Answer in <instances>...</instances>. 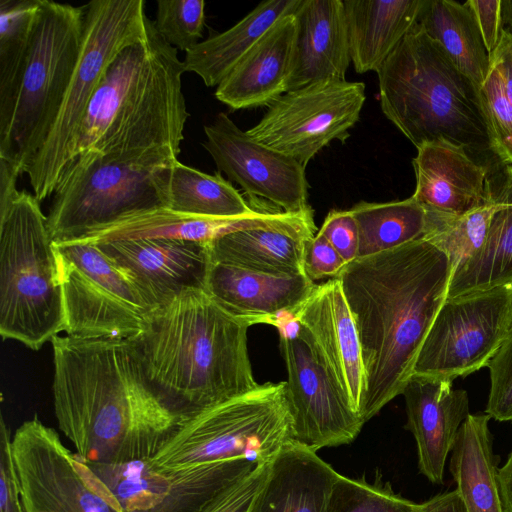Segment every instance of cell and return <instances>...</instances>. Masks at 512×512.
<instances>
[{"mask_svg": "<svg viewBox=\"0 0 512 512\" xmlns=\"http://www.w3.org/2000/svg\"><path fill=\"white\" fill-rule=\"evenodd\" d=\"M50 342L55 417L85 463L151 460L190 420L151 385L128 340Z\"/></svg>", "mask_w": 512, "mask_h": 512, "instance_id": "obj_1", "label": "cell"}, {"mask_svg": "<svg viewBox=\"0 0 512 512\" xmlns=\"http://www.w3.org/2000/svg\"><path fill=\"white\" fill-rule=\"evenodd\" d=\"M452 275L447 255L425 239L357 258L338 275L361 345L365 423L402 395Z\"/></svg>", "mask_w": 512, "mask_h": 512, "instance_id": "obj_2", "label": "cell"}, {"mask_svg": "<svg viewBox=\"0 0 512 512\" xmlns=\"http://www.w3.org/2000/svg\"><path fill=\"white\" fill-rule=\"evenodd\" d=\"M184 72L177 50L148 20L142 39L119 52L104 74L69 162L99 157L161 168L178 160L189 117L182 91Z\"/></svg>", "mask_w": 512, "mask_h": 512, "instance_id": "obj_3", "label": "cell"}, {"mask_svg": "<svg viewBox=\"0 0 512 512\" xmlns=\"http://www.w3.org/2000/svg\"><path fill=\"white\" fill-rule=\"evenodd\" d=\"M251 324L201 288H187L153 308L128 339L160 396L188 418L259 386L247 349Z\"/></svg>", "mask_w": 512, "mask_h": 512, "instance_id": "obj_4", "label": "cell"}, {"mask_svg": "<svg viewBox=\"0 0 512 512\" xmlns=\"http://www.w3.org/2000/svg\"><path fill=\"white\" fill-rule=\"evenodd\" d=\"M377 74L383 114L416 148L446 140L464 147L488 169L501 162L477 88L418 24Z\"/></svg>", "mask_w": 512, "mask_h": 512, "instance_id": "obj_5", "label": "cell"}, {"mask_svg": "<svg viewBox=\"0 0 512 512\" xmlns=\"http://www.w3.org/2000/svg\"><path fill=\"white\" fill-rule=\"evenodd\" d=\"M53 243L40 202L20 191L0 213V334L32 350L64 332Z\"/></svg>", "mask_w": 512, "mask_h": 512, "instance_id": "obj_6", "label": "cell"}, {"mask_svg": "<svg viewBox=\"0 0 512 512\" xmlns=\"http://www.w3.org/2000/svg\"><path fill=\"white\" fill-rule=\"evenodd\" d=\"M148 20L143 0H94L85 5L77 64L56 120L25 171L39 202L53 195L108 67L125 47L142 39Z\"/></svg>", "mask_w": 512, "mask_h": 512, "instance_id": "obj_7", "label": "cell"}, {"mask_svg": "<svg viewBox=\"0 0 512 512\" xmlns=\"http://www.w3.org/2000/svg\"><path fill=\"white\" fill-rule=\"evenodd\" d=\"M291 440L286 382L264 383L191 418L148 462L158 470L232 459L262 465Z\"/></svg>", "mask_w": 512, "mask_h": 512, "instance_id": "obj_8", "label": "cell"}, {"mask_svg": "<svg viewBox=\"0 0 512 512\" xmlns=\"http://www.w3.org/2000/svg\"><path fill=\"white\" fill-rule=\"evenodd\" d=\"M85 6L40 0L26 66L0 158L25 173L60 110L80 54Z\"/></svg>", "mask_w": 512, "mask_h": 512, "instance_id": "obj_9", "label": "cell"}, {"mask_svg": "<svg viewBox=\"0 0 512 512\" xmlns=\"http://www.w3.org/2000/svg\"><path fill=\"white\" fill-rule=\"evenodd\" d=\"M171 165L143 168L99 157L73 159L56 185L47 216L52 240H78L125 215L166 208Z\"/></svg>", "mask_w": 512, "mask_h": 512, "instance_id": "obj_10", "label": "cell"}, {"mask_svg": "<svg viewBox=\"0 0 512 512\" xmlns=\"http://www.w3.org/2000/svg\"><path fill=\"white\" fill-rule=\"evenodd\" d=\"M62 289L64 332L82 339L137 335L152 308L129 277L95 244L53 243Z\"/></svg>", "mask_w": 512, "mask_h": 512, "instance_id": "obj_11", "label": "cell"}, {"mask_svg": "<svg viewBox=\"0 0 512 512\" xmlns=\"http://www.w3.org/2000/svg\"><path fill=\"white\" fill-rule=\"evenodd\" d=\"M512 326V283L447 298L413 376L454 381L487 367Z\"/></svg>", "mask_w": 512, "mask_h": 512, "instance_id": "obj_12", "label": "cell"}, {"mask_svg": "<svg viewBox=\"0 0 512 512\" xmlns=\"http://www.w3.org/2000/svg\"><path fill=\"white\" fill-rule=\"evenodd\" d=\"M12 453L25 512H124L93 469L37 417L17 428Z\"/></svg>", "mask_w": 512, "mask_h": 512, "instance_id": "obj_13", "label": "cell"}, {"mask_svg": "<svg viewBox=\"0 0 512 512\" xmlns=\"http://www.w3.org/2000/svg\"><path fill=\"white\" fill-rule=\"evenodd\" d=\"M366 100L365 84L329 80L285 92L268 106L247 134L306 167L334 140L344 141L358 122Z\"/></svg>", "mask_w": 512, "mask_h": 512, "instance_id": "obj_14", "label": "cell"}, {"mask_svg": "<svg viewBox=\"0 0 512 512\" xmlns=\"http://www.w3.org/2000/svg\"><path fill=\"white\" fill-rule=\"evenodd\" d=\"M124 512H196L218 492L255 467L244 459L158 470L148 460L88 464Z\"/></svg>", "mask_w": 512, "mask_h": 512, "instance_id": "obj_15", "label": "cell"}, {"mask_svg": "<svg viewBox=\"0 0 512 512\" xmlns=\"http://www.w3.org/2000/svg\"><path fill=\"white\" fill-rule=\"evenodd\" d=\"M202 146L219 173L236 182L255 199H262L289 214L312 212L305 166L295 159L254 141L226 113L204 126Z\"/></svg>", "mask_w": 512, "mask_h": 512, "instance_id": "obj_16", "label": "cell"}, {"mask_svg": "<svg viewBox=\"0 0 512 512\" xmlns=\"http://www.w3.org/2000/svg\"><path fill=\"white\" fill-rule=\"evenodd\" d=\"M294 441L317 451L355 440L365 424L297 334L280 335Z\"/></svg>", "mask_w": 512, "mask_h": 512, "instance_id": "obj_17", "label": "cell"}, {"mask_svg": "<svg viewBox=\"0 0 512 512\" xmlns=\"http://www.w3.org/2000/svg\"><path fill=\"white\" fill-rule=\"evenodd\" d=\"M293 318L297 334L360 415L366 392L361 345L339 279L316 284Z\"/></svg>", "mask_w": 512, "mask_h": 512, "instance_id": "obj_18", "label": "cell"}, {"mask_svg": "<svg viewBox=\"0 0 512 512\" xmlns=\"http://www.w3.org/2000/svg\"><path fill=\"white\" fill-rule=\"evenodd\" d=\"M95 245L129 277L152 309L187 288L205 289L212 263L208 242L138 239Z\"/></svg>", "mask_w": 512, "mask_h": 512, "instance_id": "obj_19", "label": "cell"}, {"mask_svg": "<svg viewBox=\"0 0 512 512\" xmlns=\"http://www.w3.org/2000/svg\"><path fill=\"white\" fill-rule=\"evenodd\" d=\"M416 149L411 197L426 211L462 215L490 202L488 168L464 147L435 140Z\"/></svg>", "mask_w": 512, "mask_h": 512, "instance_id": "obj_20", "label": "cell"}, {"mask_svg": "<svg viewBox=\"0 0 512 512\" xmlns=\"http://www.w3.org/2000/svg\"><path fill=\"white\" fill-rule=\"evenodd\" d=\"M405 398L407 429L416 441L419 471L432 483H443L448 454L469 413L468 394L453 382L411 377Z\"/></svg>", "mask_w": 512, "mask_h": 512, "instance_id": "obj_21", "label": "cell"}, {"mask_svg": "<svg viewBox=\"0 0 512 512\" xmlns=\"http://www.w3.org/2000/svg\"><path fill=\"white\" fill-rule=\"evenodd\" d=\"M315 285L305 275H272L212 262L204 290L232 316L275 326L295 313Z\"/></svg>", "mask_w": 512, "mask_h": 512, "instance_id": "obj_22", "label": "cell"}, {"mask_svg": "<svg viewBox=\"0 0 512 512\" xmlns=\"http://www.w3.org/2000/svg\"><path fill=\"white\" fill-rule=\"evenodd\" d=\"M301 218L299 214L261 210L239 217L209 218L160 207L125 215L112 223L89 231L74 241L91 244L138 239L210 242L239 230L296 224Z\"/></svg>", "mask_w": 512, "mask_h": 512, "instance_id": "obj_23", "label": "cell"}, {"mask_svg": "<svg viewBox=\"0 0 512 512\" xmlns=\"http://www.w3.org/2000/svg\"><path fill=\"white\" fill-rule=\"evenodd\" d=\"M297 35L287 91L346 80L351 63L343 0H301L294 12Z\"/></svg>", "mask_w": 512, "mask_h": 512, "instance_id": "obj_24", "label": "cell"}, {"mask_svg": "<svg viewBox=\"0 0 512 512\" xmlns=\"http://www.w3.org/2000/svg\"><path fill=\"white\" fill-rule=\"evenodd\" d=\"M297 35L294 13L279 19L216 87L233 110L269 106L287 91Z\"/></svg>", "mask_w": 512, "mask_h": 512, "instance_id": "obj_25", "label": "cell"}, {"mask_svg": "<svg viewBox=\"0 0 512 512\" xmlns=\"http://www.w3.org/2000/svg\"><path fill=\"white\" fill-rule=\"evenodd\" d=\"M339 475L316 451L291 440L268 463L248 512H326Z\"/></svg>", "mask_w": 512, "mask_h": 512, "instance_id": "obj_26", "label": "cell"}, {"mask_svg": "<svg viewBox=\"0 0 512 512\" xmlns=\"http://www.w3.org/2000/svg\"><path fill=\"white\" fill-rule=\"evenodd\" d=\"M315 231L310 219L235 231L211 240L208 246L212 262L272 275H305V245Z\"/></svg>", "mask_w": 512, "mask_h": 512, "instance_id": "obj_27", "label": "cell"}, {"mask_svg": "<svg viewBox=\"0 0 512 512\" xmlns=\"http://www.w3.org/2000/svg\"><path fill=\"white\" fill-rule=\"evenodd\" d=\"M488 179L494 210L484 245L454 271L447 298L512 283V166L498 162Z\"/></svg>", "mask_w": 512, "mask_h": 512, "instance_id": "obj_28", "label": "cell"}, {"mask_svg": "<svg viewBox=\"0 0 512 512\" xmlns=\"http://www.w3.org/2000/svg\"><path fill=\"white\" fill-rule=\"evenodd\" d=\"M351 62L377 71L417 24L425 0H343Z\"/></svg>", "mask_w": 512, "mask_h": 512, "instance_id": "obj_29", "label": "cell"}, {"mask_svg": "<svg viewBox=\"0 0 512 512\" xmlns=\"http://www.w3.org/2000/svg\"><path fill=\"white\" fill-rule=\"evenodd\" d=\"M301 0H265L224 32L215 33L188 51L185 72L198 75L208 87H217L256 42L283 16L292 14Z\"/></svg>", "mask_w": 512, "mask_h": 512, "instance_id": "obj_30", "label": "cell"}, {"mask_svg": "<svg viewBox=\"0 0 512 512\" xmlns=\"http://www.w3.org/2000/svg\"><path fill=\"white\" fill-rule=\"evenodd\" d=\"M486 414H469L451 451L449 469L467 512H503L498 468Z\"/></svg>", "mask_w": 512, "mask_h": 512, "instance_id": "obj_31", "label": "cell"}, {"mask_svg": "<svg viewBox=\"0 0 512 512\" xmlns=\"http://www.w3.org/2000/svg\"><path fill=\"white\" fill-rule=\"evenodd\" d=\"M417 24L479 91L490 71L491 59L467 3L425 0Z\"/></svg>", "mask_w": 512, "mask_h": 512, "instance_id": "obj_32", "label": "cell"}, {"mask_svg": "<svg viewBox=\"0 0 512 512\" xmlns=\"http://www.w3.org/2000/svg\"><path fill=\"white\" fill-rule=\"evenodd\" d=\"M40 0L0 1V139L9 130Z\"/></svg>", "mask_w": 512, "mask_h": 512, "instance_id": "obj_33", "label": "cell"}, {"mask_svg": "<svg viewBox=\"0 0 512 512\" xmlns=\"http://www.w3.org/2000/svg\"><path fill=\"white\" fill-rule=\"evenodd\" d=\"M349 210L359 231L357 258L398 248L425 235L426 211L412 197L383 203L361 201Z\"/></svg>", "mask_w": 512, "mask_h": 512, "instance_id": "obj_34", "label": "cell"}, {"mask_svg": "<svg viewBox=\"0 0 512 512\" xmlns=\"http://www.w3.org/2000/svg\"><path fill=\"white\" fill-rule=\"evenodd\" d=\"M166 208L209 218L239 217L256 210L221 173L210 175L178 160L170 167Z\"/></svg>", "mask_w": 512, "mask_h": 512, "instance_id": "obj_35", "label": "cell"}, {"mask_svg": "<svg viewBox=\"0 0 512 512\" xmlns=\"http://www.w3.org/2000/svg\"><path fill=\"white\" fill-rule=\"evenodd\" d=\"M493 210L492 196L487 205L462 215L425 210L426 231L423 239L447 255L454 273L484 245Z\"/></svg>", "mask_w": 512, "mask_h": 512, "instance_id": "obj_36", "label": "cell"}, {"mask_svg": "<svg viewBox=\"0 0 512 512\" xmlns=\"http://www.w3.org/2000/svg\"><path fill=\"white\" fill-rule=\"evenodd\" d=\"M420 504L396 494L381 477L373 483L365 478L339 475L335 481L326 512H419Z\"/></svg>", "mask_w": 512, "mask_h": 512, "instance_id": "obj_37", "label": "cell"}, {"mask_svg": "<svg viewBox=\"0 0 512 512\" xmlns=\"http://www.w3.org/2000/svg\"><path fill=\"white\" fill-rule=\"evenodd\" d=\"M154 27L163 40L187 53L202 38L205 25L203 0H157Z\"/></svg>", "mask_w": 512, "mask_h": 512, "instance_id": "obj_38", "label": "cell"}, {"mask_svg": "<svg viewBox=\"0 0 512 512\" xmlns=\"http://www.w3.org/2000/svg\"><path fill=\"white\" fill-rule=\"evenodd\" d=\"M478 94L493 151L502 163L512 166V104L492 62Z\"/></svg>", "mask_w": 512, "mask_h": 512, "instance_id": "obj_39", "label": "cell"}, {"mask_svg": "<svg viewBox=\"0 0 512 512\" xmlns=\"http://www.w3.org/2000/svg\"><path fill=\"white\" fill-rule=\"evenodd\" d=\"M487 367L490 391L485 413L500 422L512 421V326Z\"/></svg>", "mask_w": 512, "mask_h": 512, "instance_id": "obj_40", "label": "cell"}, {"mask_svg": "<svg viewBox=\"0 0 512 512\" xmlns=\"http://www.w3.org/2000/svg\"><path fill=\"white\" fill-rule=\"evenodd\" d=\"M268 463L258 465L249 474L230 484L196 512H248L267 474Z\"/></svg>", "mask_w": 512, "mask_h": 512, "instance_id": "obj_41", "label": "cell"}, {"mask_svg": "<svg viewBox=\"0 0 512 512\" xmlns=\"http://www.w3.org/2000/svg\"><path fill=\"white\" fill-rule=\"evenodd\" d=\"M318 232L348 264L358 257L359 231L350 210H331Z\"/></svg>", "mask_w": 512, "mask_h": 512, "instance_id": "obj_42", "label": "cell"}, {"mask_svg": "<svg viewBox=\"0 0 512 512\" xmlns=\"http://www.w3.org/2000/svg\"><path fill=\"white\" fill-rule=\"evenodd\" d=\"M0 512H25L12 453V436L1 419L0 430Z\"/></svg>", "mask_w": 512, "mask_h": 512, "instance_id": "obj_43", "label": "cell"}, {"mask_svg": "<svg viewBox=\"0 0 512 512\" xmlns=\"http://www.w3.org/2000/svg\"><path fill=\"white\" fill-rule=\"evenodd\" d=\"M347 265L329 241L317 232L305 245L304 273L312 280L337 278Z\"/></svg>", "mask_w": 512, "mask_h": 512, "instance_id": "obj_44", "label": "cell"}, {"mask_svg": "<svg viewBox=\"0 0 512 512\" xmlns=\"http://www.w3.org/2000/svg\"><path fill=\"white\" fill-rule=\"evenodd\" d=\"M480 29L485 47L491 56L496 50L502 32L501 0H468Z\"/></svg>", "mask_w": 512, "mask_h": 512, "instance_id": "obj_45", "label": "cell"}, {"mask_svg": "<svg viewBox=\"0 0 512 512\" xmlns=\"http://www.w3.org/2000/svg\"><path fill=\"white\" fill-rule=\"evenodd\" d=\"M490 59L500 73L505 94L512 104V35L501 32L498 46Z\"/></svg>", "mask_w": 512, "mask_h": 512, "instance_id": "obj_46", "label": "cell"}, {"mask_svg": "<svg viewBox=\"0 0 512 512\" xmlns=\"http://www.w3.org/2000/svg\"><path fill=\"white\" fill-rule=\"evenodd\" d=\"M21 168L14 162L0 158V213L4 212L20 194L17 179Z\"/></svg>", "mask_w": 512, "mask_h": 512, "instance_id": "obj_47", "label": "cell"}, {"mask_svg": "<svg viewBox=\"0 0 512 512\" xmlns=\"http://www.w3.org/2000/svg\"><path fill=\"white\" fill-rule=\"evenodd\" d=\"M419 512H467V510L455 489L438 494L424 503H420Z\"/></svg>", "mask_w": 512, "mask_h": 512, "instance_id": "obj_48", "label": "cell"}, {"mask_svg": "<svg viewBox=\"0 0 512 512\" xmlns=\"http://www.w3.org/2000/svg\"><path fill=\"white\" fill-rule=\"evenodd\" d=\"M503 512H512V451L497 473Z\"/></svg>", "mask_w": 512, "mask_h": 512, "instance_id": "obj_49", "label": "cell"}, {"mask_svg": "<svg viewBox=\"0 0 512 512\" xmlns=\"http://www.w3.org/2000/svg\"><path fill=\"white\" fill-rule=\"evenodd\" d=\"M502 31L512 35V0H501Z\"/></svg>", "mask_w": 512, "mask_h": 512, "instance_id": "obj_50", "label": "cell"}]
</instances>
